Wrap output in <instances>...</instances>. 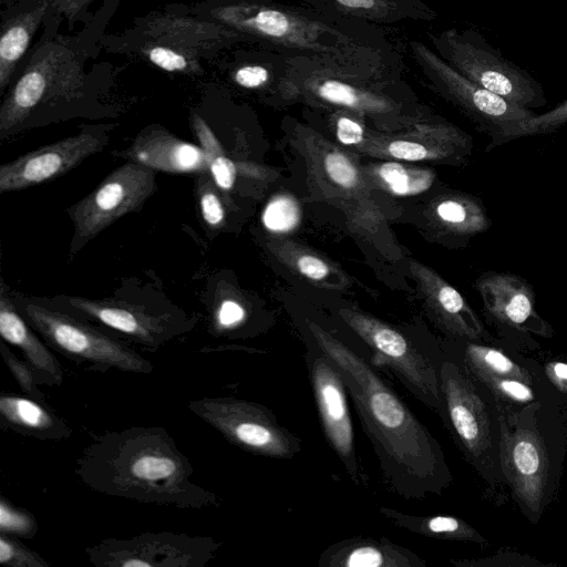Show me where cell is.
I'll use <instances>...</instances> for the list:
<instances>
[{"mask_svg":"<svg viewBox=\"0 0 567 567\" xmlns=\"http://www.w3.org/2000/svg\"><path fill=\"white\" fill-rule=\"evenodd\" d=\"M312 343L337 367L386 486L405 499H424L446 485L440 445L381 373L353 347L316 321Z\"/></svg>","mask_w":567,"mask_h":567,"instance_id":"obj_1","label":"cell"},{"mask_svg":"<svg viewBox=\"0 0 567 567\" xmlns=\"http://www.w3.org/2000/svg\"><path fill=\"white\" fill-rule=\"evenodd\" d=\"M74 473L94 492L142 504L179 509L221 504L218 495L192 481L193 465L162 426L135 425L94 436Z\"/></svg>","mask_w":567,"mask_h":567,"instance_id":"obj_2","label":"cell"},{"mask_svg":"<svg viewBox=\"0 0 567 567\" xmlns=\"http://www.w3.org/2000/svg\"><path fill=\"white\" fill-rule=\"evenodd\" d=\"M85 76L75 52L51 40L38 48L0 106V141L87 113Z\"/></svg>","mask_w":567,"mask_h":567,"instance_id":"obj_3","label":"cell"},{"mask_svg":"<svg viewBox=\"0 0 567 567\" xmlns=\"http://www.w3.org/2000/svg\"><path fill=\"white\" fill-rule=\"evenodd\" d=\"M210 19L238 34L251 35L270 44L342 68L373 74L370 64L375 51L323 19L295 9L262 1L237 0L209 10Z\"/></svg>","mask_w":567,"mask_h":567,"instance_id":"obj_4","label":"cell"},{"mask_svg":"<svg viewBox=\"0 0 567 567\" xmlns=\"http://www.w3.org/2000/svg\"><path fill=\"white\" fill-rule=\"evenodd\" d=\"M371 75L306 56L286 70L279 91L288 100L369 118L389 132L420 120L402 101L385 93L375 80H370Z\"/></svg>","mask_w":567,"mask_h":567,"instance_id":"obj_5","label":"cell"},{"mask_svg":"<svg viewBox=\"0 0 567 567\" xmlns=\"http://www.w3.org/2000/svg\"><path fill=\"white\" fill-rule=\"evenodd\" d=\"M8 290L22 317L52 350L66 359L99 372L111 369L136 374L153 372V363L127 340L105 332L50 298Z\"/></svg>","mask_w":567,"mask_h":567,"instance_id":"obj_6","label":"cell"},{"mask_svg":"<svg viewBox=\"0 0 567 567\" xmlns=\"http://www.w3.org/2000/svg\"><path fill=\"white\" fill-rule=\"evenodd\" d=\"M83 319L121 333L130 343L156 350L190 332L199 321L159 298L117 295L93 299L59 295L50 298Z\"/></svg>","mask_w":567,"mask_h":567,"instance_id":"obj_7","label":"cell"},{"mask_svg":"<svg viewBox=\"0 0 567 567\" xmlns=\"http://www.w3.org/2000/svg\"><path fill=\"white\" fill-rule=\"evenodd\" d=\"M430 38L434 51L450 66L481 87L523 109L533 111L547 104L540 82L480 32L451 28Z\"/></svg>","mask_w":567,"mask_h":567,"instance_id":"obj_8","label":"cell"},{"mask_svg":"<svg viewBox=\"0 0 567 567\" xmlns=\"http://www.w3.org/2000/svg\"><path fill=\"white\" fill-rule=\"evenodd\" d=\"M295 144L306 159L311 190L344 209L358 228L374 233L384 217L354 153L305 126L296 130Z\"/></svg>","mask_w":567,"mask_h":567,"instance_id":"obj_9","label":"cell"},{"mask_svg":"<svg viewBox=\"0 0 567 567\" xmlns=\"http://www.w3.org/2000/svg\"><path fill=\"white\" fill-rule=\"evenodd\" d=\"M410 47L415 63L433 90L489 137L486 151L520 138V125L536 114L534 111L519 107L475 84L424 43L413 40Z\"/></svg>","mask_w":567,"mask_h":567,"instance_id":"obj_10","label":"cell"},{"mask_svg":"<svg viewBox=\"0 0 567 567\" xmlns=\"http://www.w3.org/2000/svg\"><path fill=\"white\" fill-rule=\"evenodd\" d=\"M187 409L229 443L254 455L290 460L301 451L300 437L257 402L235 396H204L190 400Z\"/></svg>","mask_w":567,"mask_h":567,"instance_id":"obj_11","label":"cell"},{"mask_svg":"<svg viewBox=\"0 0 567 567\" xmlns=\"http://www.w3.org/2000/svg\"><path fill=\"white\" fill-rule=\"evenodd\" d=\"M338 315L410 393L443 414L441 367L388 322L355 308H340Z\"/></svg>","mask_w":567,"mask_h":567,"instance_id":"obj_12","label":"cell"},{"mask_svg":"<svg viewBox=\"0 0 567 567\" xmlns=\"http://www.w3.org/2000/svg\"><path fill=\"white\" fill-rule=\"evenodd\" d=\"M155 171L126 161L112 171L90 194L66 209L74 231L70 256L126 214L136 212L156 189Z\"/></svg>","mask_w":567,"mask_h":567,"instance_id":"obj_13","label":"cell"},{"mask_svg":"<svg viewBox=\"0 0 567 567\" xmlns=\"http://www.w3.org/2000/svg\"><path fill=\"white\" fill-rule=\"evenodd\" d=\"M223 546L209 536L145 532L130 538L107 537L84 549L96 567H204Z\"/></svg>","mask_w":567,"mask_h":567,"instance_id":"obj_14","label":"cell"},{"mask_svg":"<svg viewBox=\"0 0 567 567\" xmlns=\"http://www.w3.org/2000/svg\"><path fill=\"white\" fill-rule=\"evenodd\" d=\"M234 35L217 22L159 14L144 21L141 52L164 71L196 74L203 71L199 59Z\"/></svg>","mask_w":567,"mask_h":567,"instance_id":"obj_15","label":"cell"},{"mask_svg":"<svg viewBox=\"0 0 567 567\" xmlns=\"http://www.w3.org/2000/svg\"><path fill=\"white\" fill-rule=\"evenodd\" d=\"M472 150V137L457 126L441 118H421L399 132L367 127L361 144L352 152L388 161L461 165Z\"/></svg>","mask_w":567,"mask_h":567,"instance_id":"obj_16","label":"cell"},{"mask_svg":"<svg viewBox=\"0 0 567 567\" xmlns=\"http://www.w3.org/2000/svg\"><path fill=\"white\" fill-rule=\"evenodd\" d=\"M308 375L323 435L357 486H367L354 445L348 390L337 367L312 343L306 355Z\"/></svg>","mask_w":567,"mask_h":567,"instance_id":"obj_17","label":"cell"},{"mask_svg":"<svg viewBox=\"0 0 567 567\" xmlns=\"http://www.w3.org/2000/svg\"><path fill=\"white\" fill-rule=\"evenodd\" d=\"M113 124L82 125L81 131L2 164L0 193L22 190L55 179L85 158L100 153L110 141Z\"/></svg>","mask_w":567,"mask_h":567,"instance_id":"obj_18","label":"cell"},{"mask_svg":"<svg viewBox=\"0 0 567 567\" xmlns=\"http://www.w3.org/2000/svg\"><path fill=\"white\" fill-rule=\"evenodd\" d=\"M115 154L167 174L198 175L209 171V158L200 145L186 142L159 125L145 127L127 148Z\"/></svg>","mask_w":567,"mask_h":567,"instance_id":"obj_19","label":"cell"},{"mask_svg":"<svg viewBox=\"0 0 567 567\" xmlns=\"http://www.w3.org/2000/svg\"><path fill=\"white\" fill-rule=\"evenodd\" d=\"M408 266L426 312L443 331L461 337H475L482 331L478 319L456 288L414 258H408Z\"/></svg>","mask_w":567,"mask_h":567,"instance_id":"obj_20","label":"cell"},{"mask_svg":"<svg viewBox=\"0 0 567 567\" xmlns=\"http://www.w3.org/2000/svg\"><path fill=\"white\" fill-rule=\"evenodd\" d=\"M0 334L4 342L20 350L22 358L37 372L40 384H62L64 370L60 361L19 312L3 280L0 287Z\"/></svg>","mask_w":567,"mask_h":567,"instance_id":"obj_21","label":"cell"},{"mask_svg":"<svg viewBox=\"0 0 567 567\" xmlns=\"http://www.w3.org/2000/svg\"><path fill=\"white\" fill-rule=\"evenodd\" d=\"M427 215L437 236L451 246H465L492 226L482 199L461 190L437 195L430 204Z\"/></svg>","mask_w":567,"mask_h":567,"instance_id":"obj_22","label":"cell"},{"mask_svg":"<svg viewBox=\"0 0 567 567\" xmlns=\"http://www.w3.org/2000/svg\"><path fill=\"white\" fill-rule=\"evenodd\" d=\"M484 309L496 320L523 327L536 319L535 291L523 277L509 271L489 270L475 280Z\"/></svg>","mask_w":567,"mask_h":567,"instance_id":"obj_23","label":"cell"},{"mask_svg":"<svg viewBox=\"0 0 567 567\" xmlns=\"http://www.w3.org/2000/svg\"><path fill=\"white\" fill-rule=\"evenodd\" d=\"M319 567H425V560L410 548L388 538L351 537L321 551Z\"/></svg>","mask_w":567,"mask_h":567,"instance_id":"obj_24","label":"cell"},{"mask_svg":"<svg viewBox=\"0 0 567 567\" xmlns=\"http://www.w3.org/2000/svg\"><path fill=\"white\" fill-rule=\"evenodd\" d=\"M0 424L41 441H60L72 435V429L62 417L43 402L25 394H0Z\"/></svg>","mask_w":567,"mask_h":567,"instance_id":"obj_25","label":"cell"},{"mask_svg":"<svg viewBox=\"0 0 567 567\" xmlns=\"http://www.w3.org/2000/svg\"><path fill=\"white\" fill-rule=\"evenodd\" d=\"M267 247L289 270L315 286L344 290L352 285L349 275L333 260L305 245L272 237L267 241Z\"/></svg>","mask_w":567,"mask_h":567,"instance_id":"obj_26","label":"cell"},{"mask_svg":"<svg viewBox=\"0 0 567 567\" xmlns=\"http://www.w3.org/2000/svg\"><path fill=\"white\" fill-rule=\"evenodd\" d=\"M363 175L374 190L393 196H413L426 192L435 181V172L406 162L383 161L361 164Z\"/></svg>","mask_w":567,"mask_h":567,"instance_id":"obj_27","label":"cell"},{"mask_svg":"<svg viewBox=\"0 0 567 567\" xmlns=\"http://www.w3.org/2000/svg\"><path fill=\"white\" fill-rule=\"evenodd\" d=\"M49 8L47 0L32 10L7 20L0 38V93L3 94L17 63L25 53L30 41Z\"/></svg>","mask_w":567,"mask_h":567,"instance_id":"obj_28","label":"cell"},{"mask_svg":"<svg viewBox=\"0 0 567 567\" xmlns=\"http://www.w3.org/2000/svg\"><path fill=\"white\" fill-rule=\"evenodd\" d=\"M190 123L199 145L209 158V173L224 193L228 195L236 193L241 178L257 176L258 171L252 165L236 162L225 153L220 142L203 117L193 113Z\"/></svg>","mask_w":567,"mask_h":567,"instance_id":"obj_29","label":"cell"},{"mask_svg":"<svg viewBox=\"0 0 567 567\" xmlns=\"http://www.w3.org/2000/svg\"><path fill=\"white\" fill-rule=\"evenodd\" d=\"M207 331L216 338L237 339L249 334L250 311L235 292H214L206 300Z\"/></svg>","mask_w":567,"mask_h":567,"instance_id":"obj_30","label":"cell"},{"mask_svg":"<svg viewBox=\"0 0 567 567\" xmlns=\"http://www.w3.org/2000/svg\"><path fill=\"white\" fill-rule=\"evenodd\" d=\"M323 4L326 8H332L336 11L349 14L351 17L375 20V21H396L403 18L421 17L424 14L430 18L433 12L424 8L421 3L415 4V0H308Z\"/></svg>","mask_w":567,"mask_h":567,"instance_id":"obj_31","label":"cell"},{"mask_svg":"<svg viewBox=\"0 0 567 567\" xmlns=\"http://www.w3.org/2000/svg\"><path fill=\"white\" fill-rule=\"evenodd\" d=\"M379 513L396 527L424 537L450 538L465 534L464 524L451 516L414 515L388 506L380 507Z\"/></svg>","mask_w":567,"mask_h":567,"instance_id":"obj_32","label":"cell"},{"mask_svg":"<svg viewBox=\"0 0 567 567\" xmlns=\"http://www.w3.org/2000/svg\"><path fill=\"white\" fill-rule=\"evenodd\" d=\"M195 190L206 228L213 233L223 230L227 226V209L231 203L229 195L216 185L209 171L196 175Z\"/></svg>","mask_w":567,"mask_h":567,"instance_id":"obj_33","label":"cell"},{"mask_svg":"<svg viewBox=\"0 0 567 567\" xmlns=\"http://www.w3.org/2000/svg\"><path fill=\"white\" fill-rule=\"evenodd\" d=\"M301 218L300 206L289 194H277L266 204L261 223L272 235H286L297 228Z\"/></svg>","mask_w":567,"mask_h":567,"instance_id":"obj_34","label":"cell"},{"mask_svg":"<svg viewBox=\"0 0 567 567\" xmlns=\"http://www.w3.org/2000/svg\"><path fill=\"white\" fill-rule=\"evenodd\" d=\"M0 533L31 539L38 533V522L31 512L13 505L7 497L1 496Z\"/></svg>","mask_w":567,"mask_h":567,"instance_id":"obj_35","label":"cell"},{"mask_svg":"<svg viewBox=\"0 0 567 567\" xmlns=\"http://www.w3.org/2000/svg\"><path fill=\"white\" fill-rule=\"evenodd\" d=\"M0 353L22 393L44 403V394L39 389L40 382L34 369L23 358L16 355L4 341L0 343Z\"/></svg>","mask_w":567,"mask_h":567,"instance_id":"obj_36","label":"cell"},{"mask_svg":"<svg viewBox=\"0 0 567 567\" xmlns=\"http://www.w3.org/2000/svg\"><path fill=\"white\" fill-rule=\"evenodd\" d=\"M0 564L9 567H49L37 551L27 547L19 537L0 533Z\"/></svg>","mask_w":567,"mask_h":567,"instance_id":"obj_37","label":"cell"},{"mask_svg":"<svg viewBox=\"0 0 567 567\" xmlns=\"http://www.w3.org/2000/svg\"><path fill=\"white\" fill-rule=\"evenodd\" d=\"M330 121L336 138L341 145L352 152L361 144L368 127L363 117L347 111L334 110Z\"/></svg>","mask_w":567,"mask_h":567,"instance_id":"obj_38","label":"cell"},{"mask_svg":"<svg viewBox=\"0 0 567 567\" xmlns=\"http://www.w3.org/2000/svg\"><path fill=\"white\" fill-rule=\"evenodd\" d=\"M567 123V99L542 114H534L520 125V138L550 134Z\"/></svg>","mask_w":567,"mask_h":567,"instance_id":"obj_39","label":"cell"},{"mask_svg":"<svg viewBox=\"0 0 567 567\" xmlns=\"http://www.w3.org/2000/svg\"><path fill=\"white\" fill-rule=\"evenodd\" d=\"M269 71L257 64L243 65L234 73V81L246 89H260L269 82Z\"/></svg>","mask_w":567,"mask_h":567,"instance_id":"obj_40","label":"cell"},{"mask_svg":"<svg viewBox=\"0 0 567 567\" xmlns=\"http://www.w3.org/2000/svg\"><path fill=\"white\" fill-rule=\"evenodd\" d=\"M514 461L518 471L524 475L534 474L539 465V457L535 445L530 442H519L514 449Z\"/></svg>","mask_w":567,"mask_h":567,"instance_id":"obj_41","label":"cell"},{"mask_svg":"<svg viewBox=\"0 0 567 567\" xmlns=\"http://www.w3.org/2000/svg\"><path fill=\"white\" fill-rule=\"evenodd\" d=\"M91 1L92 0H51L52 6L69 18L74 17Z\"/></svg>","mask_w":567,"mask_h":567,"instance_id":"obj_42","label":"cell"},{"mask_svg":"<svg viewBox=\"0 0 567 567\" xmlns=\"http://www.w3.org/2000/svg\"><path fill=\"white\" fill-rule=\"evenodd\" d=\"M483 358L496 371L506 372L512 368L511 361L498 351L486 350L483 352Z\"/></svg>","mask_w":567,"mask_h":567,"instance_id":"obj_43","label":"cell"},{"mask_svg":"<svg viewBox=\"0 0 567 567\" xmlns=\"http://www.w3.org/2000/svg\"><path fill=\"white\" fill-rule=\"evenodd\" d=\"M502 388L511 396L518 400H526L530 396L529 390L524 384L516 381H503Z\"/></svg>","mask_w":567,"mask_h":567,"instance_id":"obj_44","label":"cell"},{"mask_svg":"<svg viewBox=\"0 0 567 567\" xmlns=\"http://www.w3.org/2000/svg\"><path fill=\"white\" fill-rule=\"evenodd\" d=\"M555 373L558 378L567 380V364L557 363L555 365Z\"/></svg>","mask_w":567,"mask_h":567,"instance_id":"obj_45","label":"cell"}]
</instances>
